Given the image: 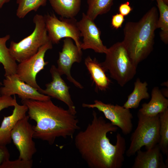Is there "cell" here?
Instances as JSON below:
<instances>
[{
    "instance_id": "obj_1",
    "label": "cell",
    "mask_w": 168,
    "mask_h": 168,
    "mask_svg": "<svg viewBox=\"0 0 168 168\" xmlns=\"http://www.w3.org/2000/svg\"><path fill=\"white\" fill-rule=\"evenodd\" d=\"M118 128L98 116L93 110L91 121L83 130L76 135L74 144L82 158L90 168H121L126 150L125 138L119 133L116 144L111 143L107 136Z\"/></svg>"
},
{
    "instance_id": "obj_2",
    "label": "cell",
    "mask_w": 168,
    "mask_h": 168,
    "mask_svg": "<svg viewBox=\"0 0 168 168\" xmlns=\"http://www.w3.org/2000/svg\"><path fill=\"white\" fill-rule=\"evenodd\" d=\"M22 104L28 108L29 118L34 120L33 138L53 145L59 137L72 138L80 129L76 114L68 109L55 105L50 99L40 101L21 100Z\"/></svg>"
},
{
    "instance_id": "obj_3",
    "label": "cell",
    "mask_w": 168,
    "mask_h": 168,
    "mask_svg": "<svg viewBox=\"0 0 168 168\" xmlns=\"http://www.w3.org/2000/svg\"><path fill=\"white\" fill-rule=\"evenodd\" d=\"M158 17L157 9L153 6L138 21H128L125 25L122 42L137 67L153 49Z\"/></svg>"
},
{
    "instance_id": "obj_4",
    "label": "cell",
    "mask_w": 168,
    "mask_h": 168,
    "mask_svg": "<svg viewBox=\"0 0 168 168\" xmlns=\"http://www.w3.org/2000/svg\"><path fill=\"white\" fill-rule=\"evenodd\" d=\"M105 61L101 63L110 77L121 87L131 80L136 73L137 66L133 62L122 42L108 48Z\"/></svg>"
},
{
    "instance_id": "obj_5",
    "label": "cell",
    "mask_w": 168,
    "mask_h": 168,
    "mask_svg": "<svg viewBox=\"0 0 168 168\" xmlns=\"http://www.w3.org/2000/svg\"><path fill=\"white\" fill-rule=\"evenodd\" d=\"M137 116L138 125L131 134L130 145L125 152L128 157L135 155L144 146L146 150L151 149L160 141L159 114L149 116L138 112Z\"/></svg>"
},
{
    "instance_id": "obj_6",
    "label": "cell",
    "mask_w": 168,
    "mask_h": 168,
    "mask_svg": "<svg viewBox=\"0 0 168 168\" xmlns=\"http://www.w3.org/2000/svg\"><path fill=\"white\" fill-rule=\"evenodd\" d=\"M34 29L29 35L18 42L11 41L10 54L16 62L20 63L37 53L39 48L50 40L46 28L44 16L36 14L33 18Z\"/></svg>"
},
{
    "instance_id": "obj_7",
    "label": "cell",
    "mask_w": 168,
    "mask_h": 168,
    "mask_svg": "<svg viewBox=\"0 0 168 168\" xmlns=\"http://www.w3.org/2000/svg\"><path fill=\"white\" fill-rule=\"evenodd\" d=\"M44 16L48 36L53 44H58L61 39L69 38L82 50L81 33L75 17H61L58 19L54 14H48Z\"/></svg>"
},
{
    "instance_id": "obj_8",
    "label": "cell",
    "mask_w": 168,
    "mask_h": 168,
    "mask_svg": "<svg viewBox=\"0 0 168 168\" xmlns=\"http://www.w3.org/2000/svg\"><path fill=\"white\" fill-rule=\"evenodd\" d=\"M52 44L49 41L41 47L36 53L17 65L16 74L19 78L38 91L42 88L37 83L36 77L48 63L44 60L45 55L48 50L52 49Z\"/></svg>"
},
{
    "instance_id": "obj_9",
    "label": "cell",
    "mask_w": 168,
    "mask_h": 168,
    "mask_svg": "<svg viewBox=\"0 0 168 168\" xmlns=\"http://www.w3.org/2000/svg\"><path fill=\"white\" fill-rule=\"evenodd\" d=\"M82 106L88 108H96L102 112L105 118L113 125L119 128L125 135L130 133L133 129V116L130 109L116 104H106L95 100L92 104L83 103Z\"/></svg>"
},
{
    "instance_id": "obj_10",
    "label": "cell",
    "mask_w": 168,
    "mask_h": 168,
    "mask_svg": "<svg viewBox=\"0 0 168 168\" xmlns=\"http://www.w3.org/2000/svg\"><path fill=\"white\" fill-rule=\"evenodd\" d=\"M29 118L26 115L19 120L11 133L12 140L19 152L18 158L25 160H32L37 152L33 140V126L29 123Z\"/></svg>"
},
{
    "instance_id": "obj_11",
    "label": "cell",
    "mask_w": 168,
    "mask_h": 168,
    "mask_svg": "<svg viewBox=\"0 0 168 168\" xmlns=\"http://www.w3.org/2000/svg\"><path fill=\"white\" fill-rule=\"evenodd\" d=\"M3 86L0 88L1 96H11L17 95L21 100L43 101L50 97L40 93L35 88L21 80L16 74L5 77Z\"/></svg>"
},
{
    "instance_id": "obj_12",
    "label": "cell",
    "mask_w": 168,
    "mask_h": 168,
    "mask_svg": "<svg viewBox=\"0 0 168 168\" xmlns=\"http://www.w3.org/2000/svg\"><path fill=\"white\" fill-rule=\"evenodd\" d=\"M82 55V50L74 44L73 40L70 38H65L63 40L62 51L59 52L57 61V68L60 74L65 75L70 82L81 89L83 88V86L72 77L70 70L74 63L81 62Z\"/></svg>"
},
{
    "instance_id": "obj_13",
    "label": "cell",
    "mask_w": 168,
    "mask_h": 168,
    "mask_svg": "<svg viewBox=\"0 0 168 168\" xmlns=\"http://www.w3.org/2000/svg\"><path fill=\"white\" fill-rule=\"evenodd\" d=\"M77 24L81 36L83 38L81 49H91L96 53L105 54L108 48L103 44L100 38L101 31L94 20L83 13Z\"/></svg>"
},
{
    "instance_id": "obj_14",
    "label": "cell",
    "mask_w": 168,
    "mask_h": 168,
    "mask_svg": "<svg viewBox=\"0 0 168 168\" xmlns=\"http://www.w3.org/2000/svg\"><path fill=\"white\" fill-rule=\"evenodd\" d=\"M52 81L45 85L46 88L40 93L60 100L65 104L68 109L74 114H77L76 107L69 92V87L61 77L57 68L54 65L50 69Z\"/></svg>"
},
{
    "instance_id": "obj_15",
    "label": "cell",
    "mask_w": 168,
    "mask_h": 168,
    "mask_svg": "<svg viewBox=\"0 0 168 168\" xmlns=\"http://www.w3.org/2000/svg\"><path fill=\"white\" fill-rule=\"evenodd\" d=\"M132 168H167L158 144L151 149L136 152Z\"/></svg>"
},
{
    "instance_id": "obj_16",
    "label": "cell",
    "mask_w": 168,
    "mask_h": 168,
    "mask_svg": "<svg viewBox=\"0 0 168 168\" xmlns=\"http://www.w3.org/2000/svg\"><path fill=\"white\" fill-rule=\"evenodd\" d=\"M10 115L4 117L0 126V145L6 146L11 142V132L18 121L26 115L27 106L17 102Z\"/></svg>"
},
{
    "instance_id": "obj_17",
    "label": "cell",
    "mask_w": 168,
    "mask_h": 168,
    "mask_svg": "<svg viewBox=\"0 0 168 168\" xmlns=\"http://www.w3.org/2000/svg\"><path fill=\"white\" fill-rule=\"evenodd\" d=\"M168 109V100L163 95L158 87H154L151 92V98L148 103H144L138 110L141 114L147 116L159 115Z\"/></svg>"
},
{
    "instance_id": "obj_18",
    "label": "cell",
    "mask_w": 168,
    "mask_h": 168,
    "mask_svg": "<svg viewBox=\"0 0 168 168\" xmlns=\"http://www.w3.org/2000/svg\"><path fill=\"white\" fill-rule=\"evenodd\" d=\"M85 64L91 76L96 89L105 91L108 88L111 81L106 76V72L101 63L95 58L92 59L90 56L85 60Z\"/></svg>"
},
{
    "instance_id": "obj_19",
    "label": "cell",
    "mask_w": 168,
    "mask_h": 168,
    "mask_svg": "<svg viewBox=\"0 0 168 168\" xmlns=\"http://www.w3.org/2000/svg\"><path fill=\"white\" fill-rule=\"evenodd\" d=\"M49 1L54 12L62 17H75L80 10L81 0Z\"/></svg>"
},
{
    "instance_id": "obj_20",
    "label": "cell",
    "mask_w": 168,
    "mask_h": 168,
    "mask_svg": "<svg viewBox=\"0 0 168 168\" xmlns=\"http://www.w3.org/2000/svg\"><path fill=\"white\" fill-rule=\"evenodd\" d=\"M147 86V82H142L139 78H137L134 83L133 91L128 96L123 107L128 109H136L142 100L148 99L150 95L148 92Z\"/></svg>"
},
{
    "instance_id": "obj_21",
    "label": "cell",
    "mask_w": 168,
    "mask_h": 168,
    "mask_svg": "<svg viewBox=\"0 0 168 168\" xmlns=\"http://www.w3.org/2000/svg\"><path fill=\"white\" fill-rule=\"evenodd\" d=\"M10 38L9 35L0 37V64L3 67L5 77L16 74L17 65L6 46V42Z\"/></svg>"
},
{
    "instance_id": "obj_22",
    "label": "cell",
    "mask_w": 168,
    "mask_h": 168,
    "mask_svg": "<svg viewBox=\"0 0 168 168\" xmlns=\"http://www.w3.org/2000/svg\"><path fill=\"white\" fill-rule=\"evenodd\" d=\"M159 12L156 28L161 29L160 36L161 40L165 44L168 43V5L162 0H156Z\"/></svg>"
},
{
    "instance_id": "obj_23",
    "label": "cell",
    "mask_w": 168,
    "mask_h": 168,
    "mask_svg": "<svg viewBox=\"0 0 168 168\" xmlns=\"http://www.w3.org/2000/svg\"><path fill=\"white\" fill-rule=\"evenodd\" d=\"M113 2V0H87L88 9L86 14L94 21L98 15L110 11Z\"/></svg>"
},
{
    "instance_id": "obj_24",
    "label": "cell",
    "mask_w": 168,
    "mask_h": 168,
    "mask_svg": "<svg viewBox=\"0 0 168 168\" xmlns=\"http://www.w3.org/2000/svg\"><path fill=\"white\" fill-rule=\"evenodd\" d=\"M48 0H16L18 7L16 11V16L22 19L32 11L36 12L41 6L46 4Z\"/></svg>"
},
{
    "instance_id": "obj_25",
    "label": "cell",
    "mask_w": 168,
    "mask_h": 168,
    "mask_svg": "<svg viewBox=\"0 0 168 168\" xmlns=\"http://www.w3.org/2000/svg\"><path fill=\"white\" fill-rule=\"evenodd\" d=\"M160 141L161 151L168 157V109L159 114Z\"/></svg>"
},
{
    "instance_id": "obj_26",
    "label": "cell",
    "mask_w": 168,
    "mask_h": 168,
    "mask_svg": "<svg viewBox=\"0 0 168 168\" xmlns=\"http://www.w3.org/2000/svg\"><path fill=\"white\" fill-rule=\"evenodd\" d=\"M33 166V160L19 158L14 161L8 159L1 165L0 168H31Z\"/></svg>"
},
{
    "instance_id": "obj_27",
    "label": "cell",
    "mask_w": 168,
    "mask_h": 168,
    "mask_svg": "<svg viewBox=\"0 0 168 168\" xmlns=\"http://www.w3.org/2000/svg\"><path fill=\"white\" fill-rule=\"evenodd\" d=\"M15 96L13 98L10 96H0V111L10 106H14L17 103Z\"/></svg>"
},
{
    "instance_id": "obj_28",
    "label": "cell",
    "mask_w": 168,
    "mask_h": 168,
    "mask_svg": "<svg viewBox=\"0 0 168 168\" xmlns=\"http://www.w3.org/2000/svg\"><path fill=\"white\" fill-rule=\"evenodd\" d=\"M124 20V16L119 13H117L112 16L111 26L113 28L118 29L122 27Z\"/></svg>"
},
{
    "instance_id": "obj_29",
    "label": "cell",
    "mask_w": 168,
    "mask_h": 168,
    "mask_svg": "<svg viewBox=\"0 0 168 168\" xmlns=\"http://www.w3.org/2000/svg\"><path fill=\"white\" fill-rule=\"evenodd\" d=\"M132 10L133 8L130 5L129 2L128 1L121 3L119 7V13L124 16L128 15Z\"/></svg>"
},
{
    "instance_id": "obj_30",
    "label": "cell",
    "mask_w": 168,
    "mask_h": 168,
    "mask_svg": "<svg viewBox=\"0 0 168 168\" xmlns=\"http://www.w3.org/2000/svg\"><path fill=\"white\" fill-rule=\"evenodd\" d=\"M10 153L6 146L0 145V168L2 164L9 159Z\"/></svg>"
},
{
    "instance_id": "obj_31",
    "label": "cell",
    "mask_w": 168,
    "mask_h": 168,
    "mask_svg": "<svg viewBox=\"0 0 168 168\" xmlns=\"http://www.w3.org/2000/svg\"><path fill=\"white\" fill-rule=\"evenodd\" d=\"M11 0H0V9H1L4 4L9 2Z\"/></svg>"
},
{
    "instance_id": "obj_32",
    "label": "cell",
    "mask_w": 168,
    "mask_h": 168,
    "mask_svg": "<svg viewBox=\"0 0 168 168\" xmlns=\"http://www.w3.org/2000/svg\"><path fill=\"white\" fill-rule=\"evenodd\" d=\"M166 4H168V0H162Z\"/></svg>"
},
{
    "instance_id": "obj_33",
    "label": "cell",
    "mask_w": 168,
    "mask_h": 168,
    "mask_svg": "<svg viewBox=\"0 0 168 168\" xmlns=\"http://www.w3.org/2000/svg\"><path fill=\"white\" fill-rule=\"evenodd\" d=\"M1 96V95L0 94V96Z\"/></svg>"
},
{
    "instance_id": "obj_34",
    "label": "cell",
    "mask_w": 168,
    "mask_h": 168,
    "mask_svg": "<svg viewBox=\"0 0 168 168\" xmlns=\"http://www.w3.org/2000/svg\"><path fill=\"white\" fill-rule=\"evenodd\" d=\"M152 0V1H154V0Z\"/></svg>"
}]
</instances>
